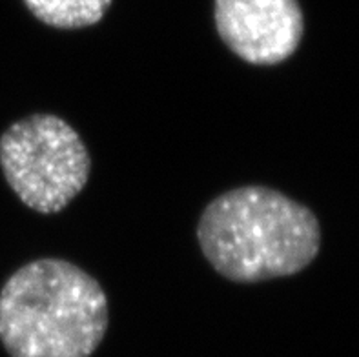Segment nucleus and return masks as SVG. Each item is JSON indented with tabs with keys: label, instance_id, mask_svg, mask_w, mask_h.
I'll return each mask as SVG.
<instances>
[{
	"label": "nucleus",
	"instance_id": "20e7f679",
	"mask_svg": "<svg viewBox=\"0 0 359 357\" xmlns=\"http://www.w3.org/2000/svg\"><path fill=\"white\" fill-rule=\"evenodd\" d=\"M214 15L221 41L254 66L290 59L305 33L297 0H215Z\"/></svg>",
	"mask_w": 359,
	"mask_h": 357
},
{
	"label": "nucleus",
	"instance_id": "f03ea898",
	"mask_svg": "<svg viewBox=\"0 0 359 357\" xmlns=\"http://www.w3.org/2000/svg\"><path fill=\"white\" fill-rule=\"evenodd\" d=\"M108 297L64 259H36L0 290V341L11 357H90L108 330Z\"/></svg>",
	"mask_w": 359,
	"mask_h": 357
},
{
	"label": "nucleus",
	"instance_id": "39448f33",
	"mask_svg": "<svg viewBox=\"0 0 359 357\" xmlns=\"http://www.w3.org/2000/svg\"><path fill=\"white\" fill-rule=\"evenodd\" d=\"M24 4L48 26L79 29L99 22L111 0H24Z\"/></svg>",
	"mask_w": 359,
	"mask_h": 357
},
{
	"label": "nucleus",
	"instance_id": "7ed1b4c3",
	"mask_svg": "<svg viewBox=\"0 0 359 357\" xmlns=\"http://www.w3.org/2000/svg\"><path fill=\"white\" fill-rule=\"evenodd\" d=\"M0 166L27 208L57 213L84 190L91 159L84 140L64 119L35 114L0 135Z\"/></svg>",
	"mask_w": 359,
	"mask_h": 357
},
{
	"label": "nucleus",
	"instance_id": "f257e3e1",
	"mask_svg": "<svg viewBox=\"0 0 359 357\" xmlns=\"http://www.w3.org/2000/svg\"><path fill=\"white\" fill-rule=\"evenodd\" d=\"M197 241L206 261L233 283L296 276L318 257L321 227L305 204L266 186H241L201 213Z\"/></svg>",
	"mask_w": 359,
	"mask_h": 357
}]
</instances>
